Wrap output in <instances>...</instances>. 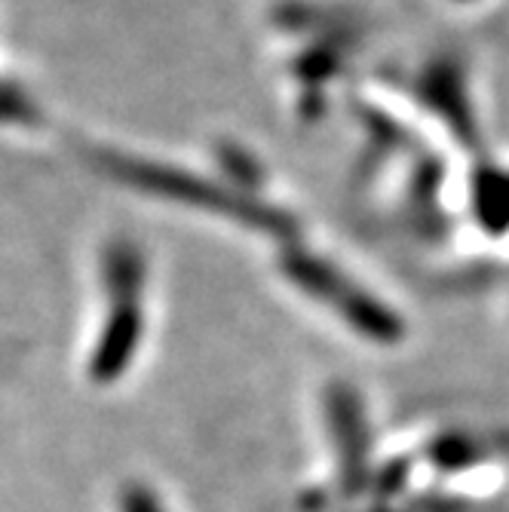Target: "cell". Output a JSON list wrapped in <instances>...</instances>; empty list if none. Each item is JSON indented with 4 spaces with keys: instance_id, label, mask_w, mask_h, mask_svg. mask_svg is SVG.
<instances>
[{
    "instance_id": "cell-2",
    "label": "cell",
    "mask_w": 509,
    "mask_h": 512,
    "mask_svg": "<svg viewBox=\"0 0 509 512\" xmlns=\"http://www.w3.org/2000/svg\"><path fill=\"white\" fill-rule=\"evenodd\" d=\"M120 512H163V506H160V500L151 491L132 485L120 497Z\"/></svg>"
},
{
    "instance_id": "cell-1",
    "label": "cell",
    "mask_w": 509,
    "mask_h": 512,
    "mask_svg": "<svg viewBox=\"0 0 509 512\" xmlns=\"http://www.w3.org/2000/svg\"><path fill=\"white\" fill-rule=\"evenodd\" d=\"M329 417H332V430H335V442H338V454H341V467L344 476L350 482H359L362 476V463H365V421H362V408L356 405V399L350 393H341L332 399L329 405Z\"/></svg>"
}]
</instances>
